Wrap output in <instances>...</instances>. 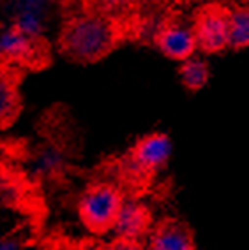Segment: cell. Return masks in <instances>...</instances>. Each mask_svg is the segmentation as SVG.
<instances>
[{
	"instance_id": "obj_1",
	"label": "cell",
	"mask_w": 249,
	"mask_h": 250,
	"mask_svg": "<svg viewBox=\"0 0 249 250\" xmlns=\"http://www.w3.org/2000/svg\"><path fill=\"white\" fill-rule=\"evenodd\" d=\"M125 37V28L102 7L85 5L64 18L57 44L60 53L73 62H99Z\"/></svg>"
},
{
	"instance_id": "obj_2",
	"label": "cell",
	"mask_w": 249,
	"mask_h": 250,
	"mask_svg": "<svg viewBox=\"0 0 249 250\" xmlns=\"http://www.w3.org/2000/svg\"><path fill=\"white\" fill-rule=\"evenodd\" d=\"M124 203V190L119 183L99 180L83 190L78 201V215L87 231L102 236L115 229Z\"/></svg>"
},
{
	"instance_id": "obj_3",
	"label": "cell",
	"mask_w": 249,
	"mask_h": 250,
	"mask_svg": "<svg viewBox=\"0 0 249 250\" xmlns=\"http://www.w3.org/2000/svg\"><path fill=\"white\" fill-rule=\"evenodd\" d=\"M172 155V141L163 132H152L140 138L119 162L122 185H142L161 169Z\"/></svg>"
},
{
	"instance_id": "obj_4",
	"label": "cell",
	"mask_w": 249,
	"mask_h": 250,
	"mask_svg": "<svg viewBox=\"0 0 249 250\" xmlns=\"http://www.w3.org/2000/svg\"><path fill=\"white\" fill-rule=\"evenodd\" d=\"M196 48L203 53H221L230 48V7L207 4L195 11L191 18Z\"/></svg>"
},
{
	"instance_id": "obj_5",
	"label": "cell",
	"mask_w": 249,
	"mask_h": 250,
	"mask_svg": "<svg viewBox=\"0 0 249 250\" xmlns=\"http://www.w3.org/2000/svg\"><path fill=\"white\" fill-rule=\"evenodd\" d=\"M0 58L20 69H41L50 62L48 42L43 37H32L16 25L0 34Z\"/></svg>"
},
{
	"instance_id": "obj_6",
	"label": "cell",
	"mask_w": 249,
	"mask_h": 250,
	"mask_svg": "<svg viewBox=\"0 0 249 250\" xmlns=\"http://www.w3.org/2000/svg\"><path fill=\"white\" fill-rule=\"evenodd\" d=\"M154 44L165 57L177 62H186L193 58L198 49L191 21L186 23L178 18H170L161 23L154 32Z\"/></svg>"
},
{
	"instance_id": "obj_7",
	"label": "cell",
	"mask_w": 249,
	"mask_h": 250,
	"mask_svg": "<svg viewBox=\"0 0 249 250\" xmlns=\"http://www.w3.org/2000/svg\"><path fill=\"white\" fill-rule=\"evenodd\" d=\"M25 71L0 58V130L13 125L22 113V86Z\"/></svg>"
},
{
	"instance_id": "obj_8",
	"label": "cell",
	"mask_w": 249,
	"mask_h": 250,
	"mask_svg": "<svg viewBox=\"0 0 249 250\" xmlns=\"http://www.w3.org/2000/svg\"><path fill=\"white\" fill-rule=\"evenodd\" d=\"M149 249L152 250H195V236L191 228L180 219H163L154 224Z\"/></svg>"
},
{
	"instance_id": "obj_9",
	"label": "cell",
	"mask_w": 249,
	"mask_h": 250,
	"mask_svg": "<svg viewBox=\"0 0 249 250\" xmlns=\"http://www.w3.org/2000/svg\"><path fill=\"white\" fill-rule=\"evenodd\" d=\"M152 229H154V215L149 210V206L131 199L122 206L113 231L120 238L142 241V238L150 236Z\"/></svg>"
},
{
	"instance_id": "obj_10",
	"label": "cell",
	"mask_w": 249,
	"mask_h": 250,
	"mask_svg": "<svg viewBox=\"0 0 249 250\" xmlns=\"http://www.w3.org/2000/svg\"><path fill=\"white\" fill-rule=\"evenodd\" d=\"M249 46V5L230 7V48L244 49Z\"/></svg>"
},
{
	"instance_id": "obj_11",
	"label": "cell",
	"mask_w": 249,
	"mask_h": 250,
	"mask_svg": "<svg viewBox=\"0 0 249 250\" xmlns=\"http://www.w3.org/2000/svg\"><path fill=\"white\" fill-rule=\"evenodd\" d=\"M178 74H180L182 85L186 86L187 90L196 92V90L203 88V86L207 85L210 71H209L207 62H203L200 58H189V60L182 62Z\"/></svg>"
},
{
	"instance_id": "obj_12",
	"label": "cell",
	"mask_w": 249,
	"mask_h": 250,
	"mask_svg": "<svg viewBox=\"0 0 249 250\" xmlns=\"http://www.w3.org/2000/svg\"><path fill=\"white\" fill-rule=\"evenodd\" d=\"M14 25L22 32L28 34V36L43 37V14H41V5L32 4V2L20 5L18 18H16Z\"/></svg>"
},
{
	"instance_id": "obj_13",
	"label": "cell",
	"mask_w": 249,
	"mask_h": 250,
	"mask_svg": "<svg viewBox=\"0 0 249 250\" xmlns=\"http://www.w3.org/2000/svg\"><path fill=\"white\" fill-rule=\"evenodd\" d=\"M94 250H145V247L142 245V241L115 236L104 245H94Z\"/></svg>"
},
{
	"instance_id": "obj_14",
	"label": "cell",
	"mask_w": 249,
	"mask_h": 250,
	"mask_svg": "<svg viewBox=\"0 0 249 250\" xmlns=\"http://www.w3.org/2000/svg\"><path fill=\"white\" fill-rule=\"evenodd\" d=\"M43 250H94V245H87V243H71L67 240H53L46 241V245Z\"/></svg>"
},
{
	"instance_id": "obj_15",
	"label": "cell",
	"mask_w": 249,
	"mask_h": 250,
	"mask_svg": "<svg viewBox=\"0 0 249 250\" xmlns=\"http://www.w3.org/2000/svg\"><path fill=\"white\" fill-rule=\"evenodd\" d=\"M0 250H20V243L13 238L0 241Z\"/></svg>"
},
{
	"instance_id": "obj_16",
	"label": "cell",
	"mask_w": 249,
	"mask_h": 250,
	"mask_svg": "<svg viewBox=\"0 0 249 250\" xmlns=\"http://www.w3.org/2000/svg\"><path fill=\"white\" fill-rule=\"evenodd\" d=\"M145 250H152V249H149V247H147V249H145Z\"/></svg>"
}]
</instances>
